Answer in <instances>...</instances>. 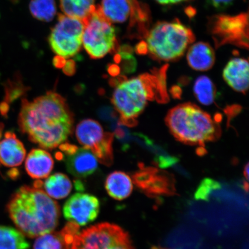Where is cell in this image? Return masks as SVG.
<instances>
[{"label":"cell","mask_w":249,"mask_h":249,"mask_svg":"<svg viewBox=\"0 0 249 249\" xmlns=\"http://www.w3.org/2000/svg\"><path fill=\"white\" fill-rule=\"evenodd\" d=\"M105 188L111 197L121 201L131 195L133 189V182L130 177L125 173L114 171L107 177Z\"/></svg>","instance_id":"cell-19"},{"label":"cell","mask_w":249,"mask_h":249,"mask_svg":"<svg viewBox=\"0 0 249 249\" xmlns=\"http://www.w3.org/2000/svg\"><path fill=\"white\" fill-rule=\"evenodd\" d=\"M26 155V149L15 134L6 132L0 142V163L7 167H17L23 163Z\"/></svg>","instance_id":"cell-15"},{"label":"cell","mask_w":249,"mask_h":249,"mask_svg":"<svg viewBox=\"0 0 249 249\" xmlns=\"http://www.w3.org/2000/svg\"><path fill=\"white\" fill-rule=\"evenodd\" d=\"M187 61L193 70L207 71L215 61V54L212 46L205 42H197L191 46L187 53Z\"/></svg>","instance_id":"cell-17"},{"label":"cell","mask_w":249,"mask_h":249,"mask_svg":"<svg viewBox=\"0 0 249 249\" xmlns=\"http://www.w3.org/2000/svg\"><path fill=\"white\" fill-rule=\"evenodd\" d=\"M104 135L105 132L101 124L93 120H83L76 126L77 141L84 148L91 151L100 144Z\"/></svg>","instance_id":"cell-18"},{"label":"cell","mask_w":249,"mask_h":249,"mask_svg":"<svg viewBox=\"0 0 249 249\" xmlns=\"http://www.w3.org/2000/svg\"><path fill=\"white\" fill-rule=\"evenodd\" d=\"M113 140L114 133H105L100 144L91 151L99 162L108 167L113 163Z\"/></svg>","instance_id":"cell-25"},{"label":"cell","mask_w":249,"mask_h":249,"mask_svg":"<svg viewBox=\"0 0 249 249\" xmlns=\"http://www.w3.org/2000/svg\"><path fill=\"white\" fill-rule=\"evenodd\" d=\"M18 124L31 142L53 149L72 133L73 114L64 98L49 91L33 101L22 99Z\"/></svg>","instance_id":"cell-1"},{"label":"cell","mask_w":249,"mask_h":249,"mask_svg":"<svg viewBox=\"0 0 249 249\" xmlns=\"http://www.w3.org/2000/svg\"><path fill=\"white\" fill-rule=\"evenodd\" d=\"M210 4L217 9H225L233 4L235 0H207Z\"/></svg>","instance_id":"cell-31"},{"label":"cell","mask_w":249,"mask_h":249,"mask_svg":"<svg viewBox=\"0 0 249 249\" xmlns=\"http://www.w3.org/2000/svg\"><path fill=\"white\" fill-rule=\"evenodd\" d=\"M208 29L216 48L232 45L249 49V15H217L208 20Z\"/></svg>","instance_id":"cell-8"},{"label":"cell","mask_w":249,"mask_h":249,"mask_svg":"<svg viewBox=\"0 0 249 249\" xmlns=\"http://www.w3.org/2000/svg\"><path fill=\"white\" fill-rule=\"evenodd\" d=\"M29 243L19 230L0 226V249H29Z\"/></svg>","instance_id":"cell-22"},{"label":"cell","mask_w":249,"mask_h":249,"mask_svg":"<svg viewBox=\"0 0 249 249\" xmlns=\"http://www.w3.org/2000/svg\"><path fill=\"white\" fill-rule=\"evenodd\" d=\"M194 91L197 101L205 106L213 104L216 98L215 86L206 76H200L195 81Z\"/></svg>","instance_id":"cell-23"},{"label":"cell","mask_w":249,"mask_h":249,"mask_svg":"<svg viewBox=\"0 0 249 249\" xmlns=\"http://www.w3.org/2000/svg\"><path fill=\"white\" fill-rule=\"evenodd\" d=\"M59 146H60L61 150L68 156L73 155L79 149L77 146L70 144L68 142L62 143Z\"/></svg>","instance_id":"cell-33"},{"label":"cell","mask_w":249,"mask_h":249,"mask_svg":"<svg viewBox=\"0 0 249 249\" xmlns=\"http://www.w3.org/2000/svg\"><path fill=\"white\" fill-rule=\"evenodd\" d=\"M107 71L111 76L116 77L119 75L121 68L117 64H109L107 66Z\"/></svg>","instance_id":"cell-35"},{"label":"cell","mask_w":249,"mask_h":249,"mask_svg":"<svg viewBox=\"0 0 249 249\" xmlns=\"http://www.w3.org/2000/svg\"><path fill=\"white\" fill-rule=\"evenodd\" d=\"M18 80L16 82H9L8 91L7 92V101L12 102L15 99L19 98L20 96L23 95L24 93L28 91V87H25L23 84L21 83L20 78H18Z\"/></svg>","instance_id":"cell-28"},{"label":"cell","mask_w":249,"mask_h":249,"mask_svg":"<svg viewBox=\"0 0 249 249\" xmlns=\"http://www.w3.org/2000/svg\"><path fill=\"white\" fill-rule=\"evenodd\" d=\"M99 116L104 121L114 120L116 118V113L112 108L108 107H102L98 111Z\"/></svg>","instance_id":"cell-30"},{"label":"cell","mask_w":249,"mask_h":249,"mask_svg":"<svg viewBox=\"0 0 249 249\" xmlns=\"http://www.w3.org/2000/svg\"><path fill=\"white\" fill-rule=\"evenodd\" d=\"M145 37L147 54L155 60L162 61L178 60L195 40L192 30L178 19L158 22Z\"/></svg>","instance_id":"cell-5"},{"label":"cell","mask_w":249,"mask_h":249,"mask_svg":"<svg viewBox=\"0 0 249 249\" xmlns=\"http://www.w3.org/2000/svg\"><path fill=\"white\" fill-rule=\"evenodd\" d=\"M221 188L220 183L216 180L207 178L202 180L195 194L197 200L208 201L213 192Z\"/></svg>","instance_id":"cell-27"},{"label":"cell","mask_w":249,"mask_h":249,"mask_svg":"<svg viewBox=\"0 0 249 249\" xmlns=\"http://www.w3.org/2000/svg\"><path fill=\"white\" fill-rule=\"evenodd\" d=\"M7 210L24 235L33 238L53 231L60 216V207L42 189L23 186L16 191Z\"/></svg>","instance_id":"cell-2"},{"label":"cell","mask_w":249,"mask_h":249,"mask_svg":"<svg viewBox=\"0 0 249 249\" xmlns=\"http://www.w3.org/2000/svg\"><path fill=\"white\" fill-rule=\"evenodd\" d=\"M67 169L77 178H86L94 173L98 167V161L89 149L79 148L72 155L68 156Z\"/></svg>","instance_id":"cell-14"},{"label":"cell","mask_w":249,"mask_h":249,"mask_svg":"<svg viewBox=\"0 0 249 249\" xmlns=\"http://www.w3.org/2000/svg\"><path fill=\"white\" fill-rule=\"evenodd\" d=\"M161 5H168L169 4H178L183 1H190V0H156Z\"/></svg>","instance_id":"cell-38"},{"label":"cell","mask_w":249,"mask_h":249,"mask_svg":"<svg viewBox=\"0 0 249 249\" xmlns=\"http://www.w3.org/2000/svg\"><path fill=\"white\" fill-rule=\"evenodd\" d=\"M82 42L92 59L102 58L108 53H117L120 48L117 32L98 7L85 21Z\"/></svg>","instance_id":"cell-6"},{"label":"cell","mask_w":249,"mask_h":249,"mask_svg":"<svg viewBox=\"0 0 249 249\" xmlns=\"http://www.w3.org/2000/svg\"><path fill=\"white\" fill-rule=\"evenodd\" d=\"M249 65L247 60L235 58L230 60L223 71L224 80L235 91L245 94L249 88Z\"/></svg>","instance_id":"cell-13"},{"label":"cell","mask_w":249,"mask_h":249,"mask_svg":"<svg viewBox=\"0 0 249 249\" xmlns=\"http://www.w3.org/2000/svg\"><path fill=\"white\" fill-rule=\"evenodd\" d=\"M42 188L50 197L62 199L70 194L72 184L68 176L62 173H55L43 182Z\"/></svg>","instance_id":"cell-20"},{"label":"cell","mask_w":249,"mask_h":249,"mask_svg":"<svg viewBox=\"0 0 249 249\" xmlns=\"http://www.w3.org/2000/svg\"><path fill=\"white\" fill-rule=\"evenodd\" d=\"M71 249H134L130 236L121 227L103 223L83 230Z\"/></svg>","instance_id":"cell-7"},{"label":"cell","mask_w":249,"mask_h":249,"mask_svg":"<svg viewBox=\"0 0 249 249\" xmlns=\"http://www.w3.org/2000/svg\"><path fill=\"white\" fill-rule=\"evenodd\" d=\"M241 107L239 105H233L227 107L225 110V113L228 116L229 119L234 117L236 115L240 113Z\"/></svg>","instance_id":"cell-34"},{"label":"cell","mask_w":249,"mask_h":249,"mask_svg":"<svg viewBox=\"0 0 249 249\" xmlns=\"http://www.w3.org/2000/svg\"><path fill=\"white\" fill-rule=\"evenodd\" d=\"M166 123L174 138L190 145L204 147L205 142L216 141L222 135L219 123L191 103L171 108L167 114Z\"/></svg>","instance_id":"cell-3"},{"label":"cell","mask_w":249,"mask_h":249,"mask_svg":"<svg viewBox=\"0 0 249 249\" xmlns=\"http://www.w3.org/2000/svg\"><path fill=\"white\" fill-rule=\"evenodd\" d=\"M95 0H60L65 15L85 21L95 10Z\"/></svg>","instance_id":"cell-21"},{"label":"cell","mask_w":249,"mask_h":249,"mask_svg":"<svg viewBox=\"0 0 249 249\" xmlns=\"http://www.w3.org/2000/svg\"><path fill=\"white\" fill-rule=\"evenodd\" d=\"M64 73L67 76H73L76 71V65L75 62L72 60L66 61L64 67L62 68Z\"/></svg>","instance_id":"cell-32"},{"label":"cell","mask_w":249,"mask_h":249,"mask_svg":"<svg viewBox=\"0 0 249 249\" xmlns=\"http://www.w3.org/2000/svg\"><path fill=\"white\" fill-rule=\"evenodd\" d=\"M79 226L70 222L60 231L38 236L34 242V249H71L74 237L79 233Z\"/></svg>","instance_id":"cell-12"},{"label":"cell","mask_w":249,"mask_h":249,"mask_svg":"<svg viewBox=\"0 0 249 249\" xmlns=\"http://www.w3.org/2000/svg\"><path fill=\"white\" fill-rule=\"evenodd\" d=\"M152 249H167L164 248L162 247H152Z\"/></svg>","instance_id":"cell-42"},{"label":"cell","mask_w":249,"mask_h":249,"mask_svg":"<svg viewBox=\"0 0 249 249\" xmlns=\"http://www.w3.org/2000/svg\"><path fill=\"white\" fill-rule=\"evenodd\" d=\"M133 182L149 197L157 198L176 195V179L172 174L153 167L139 164L133 174Z\"/></svg>","instance_id":"cell-10"},{"label":"cell","mask_w":249,"mask_h":249,"mask_svg":"<svg viewBox=\"0 0 249 249\" xmlns=\"http://www.w3.org/2000/svg\"><path fill=\"white\" fill-rule=\"evenodd\" d=\"M169 65H164L160 69H154L158 80V92L156 100L160 104H166L169 101V96L167 91V71Z\"/></svg>","instance_id":"cell-26"},{"label":"cell","mask_w":249,"mask_h":249,"mask_svg":"<svg viewBox=\"0 0 249 249\" xmlns=\"http://www.w3.org/2000/svg\"><path fill=\"white\" fill-rule=\"evenodd\" d=\"M54 167L52 156L45 150L34 149L28 155L25 163L27 173L33 179L48 178Z\"/></svg>","instance_id":"cell-16"},{"label":"cell","mask_w":249,"mask_h":249,"mask_svg":"<svg viewBox=\"0 0 249 249\" xmlns=\"http://www.w3.org/2000/svg\"><path fill=\"white\" fill-rule=\"evenodd\" d=\"M244 176L247 180L249 179V163L245 166L244 171Z\"/></svg>","instance_id":"cell-39"},{"label":"cell","mask_w":249,"mask_h":249,"mask_svg":"<svg viewBox=\"0 0 249 249\" xmlns=\"http://www.w3.org/2000/svg\"><path fill=\"white\" fill-rule=\"evenodd\" d=\"M197 152L198 155L201 156L204 155L205 154L207 153V151H205L204 147H199V148L197 149Z\"/></svg>","instance_id":"cell-40"},{"label":"cell","mask_w":249,"mask_h":249,"mask_svg":"<svg viewBox=\"0 0 249 249\" xmlns=\"http://www.w3.org/2000/svg\"><path fill=\"white\" fill-rule=\"evenodd\" d=\"M84 29L83 21L59 14L57 23L49 37L52 51L65 58L77 55L82 49Z\"/></svg>","instance_id":"cell-9"},{"label":"cell","mask_w":249,"mask_h":249,"mask_svg":"<svg viewBox=\"0 0 249 249\" xmlns=\"http://www.w3.org/2000/svg\"><path fill=\"white\" fill-rule=\"evenodd\" d=\"M182 90L178 86H174L171 87L170 93L174 98L180 99L181 97Z\"/></svg>","instance_id":"cell-37"},{"label":"cell","mask_w":249,"mask_h":249,"mask_svg":"<svg viewBox=\"0 0 249 249\" xmlns=\"http://www.w3.org/2000/svg\"><path fill=\"white\" fill-rule=\"evenodd\" d=\"M158 92V77L151 73L126 79L116 87L111 103L120 115L118 124L129 127L138 124L136 120L144 110L148 101H154Z\"/></svg>","instance_id":"cell-4"},{"label":"cell","mask_w":249,"mask_h":249,"mask_svg":"<svg viewBox=\"0 0 249 249\" xmlns=\"http://www.w3.org/2000/svg\"><path fill=\"white\" fill-rule=\"evenodd\" d=\"M99 210L100 202L95 196L78 193L65 202L63 213L70 222L83 226L96 219Z\"/></svg>","instance_id":"cell-11"},{"label":"cell","mask_w":249,"mask_h":249,"mask_svg":"<svg viewBox=\"0 0 249 249\" xmlns=\"http://www.w3.org/2000/svg\"><path fill=\"white\" fill-rule=\"evenodd\" d=\"M178 160L176 157H169V156H160L155 158L154 164L156 166L164 169L173 166L176 164Z\"/></svg>","instance_id":"cell-29"},{"label":"cell","mask_w":249,"mask_h":249,"mask_svg":"<svg viewBox=\"0 0 249 249\" xmlns=\"http://www.w3.org/2000/svg\"><path fill=\"white\" fill-rule=\"evenodd\" d=\"M75 186L77 189L82 190L83 189V183L78 180L77 182L75 183Z\"/></svg>","instance_id":"cell-41"},{"label":"cell","mask_w":249,"mask_h":249,"mask_svg":"<svg viewBox=\"0 0 249 249\" xmlns=\"http://www.w3.org/2000/svg\"><path fill=\"white\" fill-rule=\"evenodd\" d=\"M66 60L65 58L61 57L60 55H56L54 57L53 60V64L54 66L57 68V69H61L64 67L65 63H66Z\"/></svg>","instance_id":"cell-36"},{"label":"cell","mask_w":249,"mask_h":249,"mask_svg":"<svg viewBox=\"0 0 249 249\" xmlns=\"http://www.w3.org/2000/svg\"><path fill=\"white\" fill-rule=\"evenodd\" d=\"M29 9L34 18L45 22L53 19L57 12L54 0H31Z\"/></svg>","instance_id":"cell-24"}]
</instances>
